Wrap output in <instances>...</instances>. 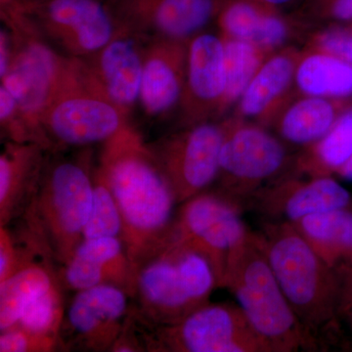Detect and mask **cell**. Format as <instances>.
<instances>
[{
    "label": "cell",
    "instance_id": "15",
    "mask_svg": "<svg viewBox=\"0 0 352 352\" xmlns=\"http://www.w3.org/2000/svg\"><path fill=\"white\" fill-rule=\"evenodd\" d=\"M226 0H126L118 4L124 29L189 41L217 20Z\"/></svg>",
    "mask_w": 352,
    "mask_h": 352
},
{
    "label": "cell",
    "instance_id": "7",
    "mask_svg": "<svg viewBox=\"0 0 352 352\" xmlns=\"http://www.w3.org/2000/svg\"><path fill=\"white\" fill-rule=\"evenodd\" d=\"M7 16L13 36L10 62L1 78V87L17 101L20 124L27 140L48 148L50 143L41 119L59 85L67 60L43 43L32 21L17 7L11 6Z\"/></svg>",
    "mask_w": 352,
    "mask_h": 352
},
{
    "label": "cell",
    "instance_id": "31",
    "mask_svg": "<svg viewBox=\"0 0 352 352\" xmlns=\"http://www.w3.org/2000/svg\"><path fill=\"white\" fill-rule=\"evenodd\" d=\"M302 48L326 53L352 63V32L346 24L316 25L308 34Z\"/></svg>",
    "mask_w": 352,
    "mask_h": 352
},
{
    "label": "cell",
    "instance_id": "16",
    "mask_svg": "<svg viewBox=\"0 0 352 352\" xmlns=\"http://www.w3.org/2000/svg\"><path fill=\"white\" fill-rule=\"evenodd\" d=\"M271 217L294 222L307 215L352 208V197L333 176H281L259 190L251 200Z\"/></svg>",
    "mask_w": 352,
    "mask_h": 352
},
{
    "label": "cell",
    "instance_id": "30",
    "mask_svg": "<svg viewBox=\"0 0 352 352\" xmlns=\"http://www.w3.org/2000/svg\"><path fill=\"white\" fill-rule=\"evenodd\" d=\"M91 210L83 231V239L117 237L122 239V222L110 185L98 168L92 173Z\"/></svg>",
    "mask_w": 352,
    "mask_h": 352
},
{
    "label": "cell",
    "instance_id": "25",
    "mask_svg": "<svg viewBox=\"0 0 352 352\" xmlns=\"http://www.w3.org/2000/svg\"><path fill=\"white\" fill-rule=\"evenodd\" d=\"M296 89L300 94L352 98V63L302 48L296 69Z\"/></svg>",
    "mask_w": 352,
    "mask_h": 352
},
{
    "label": "cell",
    "instance_id": "9",
    "mask_svg": "<svg viewBox=\"0 0 352 352\" xmlns=\"http://www.w3.org/2000/svg\"><path fill=\"white\" fill-rule=\"evenodd\" d=\"M138 318L144 351L268 352L234 303H208L171 325H151Z\"/></svg>",
    "mask_w": 352,
    "mask_h": 352
},
{
    "label": "cell",
    "instance_id": "11",
    "mask_svg": "<svg viewBox=\"0 0 352 352\" xmlns=\"http://www.w3.org/2000/svg\"><path fill=\"white\" fill-rule=\"evenodd\" d=\"M222 141V122L208 120L185 126L149 145L178 205L207 191L217 179Z\"/></svg>",
    "mask_w": 352,
    "mask_h": 352
},
{
    "label": "cell",
    "instance_id": "5",
    "mask_svg": "<svg viewBox=\"0 0 352 352\" xmlns=\"http://www.w3.org/2000/svg\"><path fill=\"white\" fill-rule=\"evenodd\" d=\"M215 287L207 258L170 244L138 268L133 309L151 325H171L210 303Z\"/></svg>",
    "mask_w": 352,
    "mask_h": 352
},
{
    "label": "cell",
    "instance_id": "36",
    "mask_svg": "<svg viewBox=\"0 0 352 352\" xmlns=\"http://www.w3.org/2000/svg\"><path fill=\"white\" fill-rule=\"evenodd\" d=\"M263 1L270 4V6L279 9V10H283L286 7L295 6L298 2L300 3L302 0H263Z\"/></svg>",
    "mask_w": 352,
    "mask_h": 352
},
{
    "label": "cell",
    "instance_id": "37",
    "mask_svg": "<svg viewBox=\"0 0 352 352\" xmlns=\"http://www.w3.org/2000/svg\"><path fill=\"white\" fill-rule=\"evenodd\" d=\"M14 1L15 0H1L2 4H4V6H10Z\"/></svg>",
    "mask_w": 352,
    "mask_h": 352
},
{
    "label": "cell",
    "instance_id": "35",
    "mask_svg": "<svg viewBox=\"0 0 352 352\" xmlns=\"http://www.w3.org/2000/svg\"><path fill=\"white\" fill-rule=\"evenodd\" d=\"M336 175L339 176L342 179L346 180V182H352V156L340 166Z\"/></svg>",
    "mask_w": 352,
    "mask_h": 352
},
{
    "label": "cell",
    "instance_id": "17",
    "mask_svg": "<svg viewBox=\"0 0 352 352\" xmlns=\"http://www.w3.org/2000/svg\"><path fill=\"white\" fill-rule=\"evenodd\" d=\"M302 48L289 45L273 52L261 65L231 116L270 129L278 113L296 94V75Z\"/></svg>",
    "mask_w": 352,
    "mask_h": 352
},
{
    "label": "cell",
    "instance_id": "19",
    "mask_svg": "<svg viewBox=\"0 0 352 352\" xmlns=\"http://www.w3.org/2000/svg\"><path fill=\"white\" fill-rule=\"evenodd\" d=\"M188 41L154 38L144 50L139 100L151 117L180 104L186 80Z\"/></svg>",
    "mask_w": 352,
    "mask_h": 352
},
{
    "label": "cell",
    "instance_id": "33",
    "mask_svg": "<svg viewBox=\"0 0 352 352\" xmlns=\"http://www.w3.org/2000/svg\"><path fill=\"white\" fill-rule=\"evenodd\" d=\"M61 351L56 340L38 337L17 326L0 331V352H51Z\"/></svg>",
    "mask_w": 352,
    "mask_h": 352
},
{
    "label": "cell",
    "instance_id": "26",
    "mask_svg": "<svg viewBox=\"0 0 352 352\" xmlns=\"http://www.w3.org/2000/svg\"><path fill=\"white\" fill-rule=\"evenodd\" d=\"M352 156V106L332 129L314 144L302 148L294 160L296 175L333 176Z\"/></svg>",
    "mask_w": 352,
    "mask_h": 352
},
{
    "label": "cell",
    "instance_id": "4",
    "mask_svg": "<svg viewBox=\"0 0 352 352\" xmlns=\"http://www.w3.org/2000/svg\"><path fill=\"white\" fill-rule=\"evenodd\" d=\"M92 192V175L82 164H45L36 193L21 217L25 228L60 268L82 242Z\"/></svg>",
    "mask_w": 352,
    "mask_h": 352
},
{
    "label": "cell",
    "instance_id": "27",
    "mask_svg": "<svg viewBox=\"0 0 352 352\" xmlns=\"http://www.w3.org/2000/svg\"><path fill=\"white\" fill-rule=\"evenodd\" d=\"M221 38L226 52V85L219 119L233 110L261 65L272 54L250 41Z\"/></svg>",
    "mask_w": 352,
    "mask_h": 352
},
{
    "label": "cell",
    "instance_id": "20",
    "mask_svg": "<svg viewBox=\"0 0 352 352\" xmlns=\"http://www.w3.org/2000/svg\"><path fill=\"white\" fill-rule=\"evenodd\" d=\"M129 30L120 34L94 53L92 63L87 64L90 74L106 96L127 113L140 95L144 50Z\"/></svg>",
    "mask_w": 352,
    "mask_h": 352
},
{
    "label": "cell",
    "instance_id": "34",
    "mask_svg": "<svg viewBox=\"0 0 352 352\" xmlns=\"http://www.w3.org/2000/svg\"><path fill=\"white\" fill-rule=\"evenodd\" d=\"M342 321L346 322L347 328H349L352 336V293L349 300H347L346 307L342 310V314H340L339 322H338V327H339L340 322Z\"/></svg>",
    "mask_w": 352,
    "mask_h": 352
},
{
    "label": "cell",
    "instance_id": "3",
    "mask_svg": "<svg viewBox=\"0 0 352 352\" xmlns=\"http://www.w3.org/2000/svg\"><path fill=\"white\" fill-rule=\"evenodd\" d=\"M223 287L237 298L268 352L320 349L298 320L278 283L261 233L248 230L231 252Z\"/></svg>",
    "mask_w": 352,
    "mask_h": 352
},
{
    "label": "cell",
    "instance_id": "2",
    "mask_svg": "<svg viewBox=\"0 0 352 352\" xmlns=\"http://www.w3.org/2000/svg\"><path fill=\"white\" fill-rule=\"evenodd\" d=\"M264 249L298 320L319 346L332 338L352 292V272L322 261L291 222L264 226Z\"/></svg>",
    "mask_w": 352,
    "mask_h": 352
},
{
    "label": "cell",
    "instance_id": "29",
    "mask_svg": "<svg viewBox=\"0 0 352 352\" xmlns=\"http://www.w3.org/2000/svg\"><path fill=\"white\" fill-rule=\"evenodd\" d=\"M273 9L263 0H226L215 21L222 36L252 43Z\"/></svg>",
    "mask_w": 352,
    "mask_h": 352
},
{
    "label": "cell",
    "instance_id": "12",
    "mask_svg": "<svg viewBox=\"0 0 352 352\" xmlns=\"http://www.w3.org/2000/svg\"><path fill=\"white\" fill-rule=\"evenodd\" d=\"M132 307L131 295L113 285L75 292L73 300L66 307L60 329L61 351H112Z\"/></svg>",
    "mask_w": 352,
    "mask_h": 352
},
{
    "label": "cell",
    "instance_id": "6",
    "mask_svg": "<svg viewBox=\"0 0 352 352\" xmlns=\"http://www.w3.org/2000/svg\"><path fill=\"white\" fill-rule=\"evenodd\" d=\"M127 126L126 113L106 96L87 64L78 59L67 60L41 119L50 145L105 143Z\"/></svg>",
    "mask_w": 352,
    "mask_h": 352
},
{
    "label": "cell",
    "instance_id": "38",
    "mask_svg": "<svg viewBox=\"0 0 352 352\" xmlns=\"http://www.w3.org/2000/svg\"><path fill=\"white\" fill-rule=\"evenodd\" d=\"M112 1L115 2V3L120 4L122 2L126 1V0H112Z\"/></svg>",
    "mask_w": 352,
    "mask_h": 352
},
{
    "label": "cell",
    "instance_id": "1",
    "mask_svg": "<svg viewBox=\"0 0 352 352\" xmlns=\"http://www.w3.org/2000/svg\"><path fill=\"white\" fill-rule=\"evenodd\" d=\"M98 168L122 222V240L138 270L168 247L179 205L149 144L131 126L103 143Z\"/></svg>",
    "mask_w": 352,
    "mask_h": 352
},
{
    "label": "cell",
    "instance_id": "23",
    "mask_svg": "<svg viewBox=\"0 0 352 352\" xmlns=\"http://www.w3.org/2000/svg\"><path fill=\"white\" fill-rule=\"evenodd\" d=\"M291 223L330 267L352 272V208L307 215Z\"/></svg>",
    "mask_w": 352,
    "mask_h": 352
},
{
    "label": "cell",
    "instance_id": "24",
    "mask_svg": "<svg viewBox=\"0 0 352 352\" xmlns=\"http://www.w3.org/2000/svg\"><path fill=\"white\" fill-rule=\"evenodd\" d=\"M54 265L48 258H38L0 283V331L15 325L30 302L61 280Z\"/></svg>",
    "mask_w": 352,
    "mask_h": 352
},
{
    "label": "cell",
    "instance_id": "22",
    "mask_svg": "<svg viewBox=\"0 0 352 352\" xmlns=\"http://www.w3.org/2000/svg\"><path fill=\"white\" fill-rule=\"evenodd\" d=\"M351 106L352 98H328L298 92L278 113L270 129L286 144L307 147L323 138Z\"/></svg>",
    "mask_w": 352,
    "mask_h": 352
},
{
    "label": "cell",
    "instance_id": "10",
    "mask_svg": "<svg viewBox=\"0 0 352 352\" xmlns=\"http://www.w3.org/2000/svg\"><path fill=\"white\" fill-rule=\"evenodd\" d=\"M241 207L220 192L198 194L179 205L170 244L198 252L207 258L223 287L231 252L244 239L247 227Z\"/></svg>",
    "mask_w": 352,
    "mask_h": 352
},
{
    "label": "cell",
    "instance_id": "18",
    "mask_svg": "<svg viewBox=\"0 0 352 352\" xmlns=\"http://www.w3.org/2000/svg\"><path fill=\"white\" fill-rule=\"evenodd\" d=\"M59 272L65 289L78 292L113 285L133 298L136 270L120 238L83 239Z\"/></svg>",
    "mask_w": 352,
    "mask_h": 352
},
{
    "label": "cell",
    "instance_id": "8",
    "mask_svg": "<svg viewBox=\"0 0 352 352\" xmlns=\"http://www.w3.org/2000/svg\"><path fill=\"white\" fill-rule=\"evenodd\" d=\"M221 122L219 192L243 207L259 190L293 168L295 157L267 127L231 115Z\"/></svg>",
    "mask_w": 352,
    "mask_h": 352
},
{
    "label": "cell",
    "instance_id": "14",
    "mask_svg": "<svg viewBox=\"0 0 352 352\" xmlns=\"http://www.w3.org/2000/svg\"><path fill=\"white\" fill-rule=\"evenodd\" d=\"M223 39L201 32L188 41L186 80L180 107L185 126L219 119L226 94Z\"/></svg>",
    "mask_w": 352,
    "mask_h": 352
},
{
    "label": "cell",
    "instance_id": "13",
    "mask_svg": "<svg viewBox=\"0 0 352 352\" xmlns=\"http://www.w3.org/2000/svg\"><path fill=\"white\" fill-rule=\"evenodd\" d=\"M15 6L36 29L78 56L98 52L117 34L112 16L99 0H47Z\"/></svg>",
    "mask_w": 352,
    "mask_h": 352
},
{
    "label": "cell",
    "instance_id": "21",
    "mask_svg": "<svg viewBox=\"0 0 352 352\" xmlns=\"http://www.w3.org/2000/svg\"><path fill=\"white\" fill-rule=\"evenodd\" d=\"M43 145L10 142L0 156V226L19 219L38 188L45 166Z\"/></svg>",
    "mask_w": 352,
    "mask_h": 352
},
{
    "label": "cell",
    "instance_id": "32",
    "mask_svg": "<svg viewBox=\"0 0 352 352\" xmlns=\"http://www.w3.org/2000/svg\"><path fill=\"white\" fill-rule=\"evenodd\" d=\"M310 24L352 22V0H302L295 11Z\"/></svg>",
    "mask_w": 352,
    "mask_h": 352
},
{
    "label": "cell",
    "instance_id": "28",
    "mask_svg": "<svg viewBox=\"0 0 352 352\" xmlns=\"http://www.w3.org/2000/svg\"><path fill=\"white\" fill-rule=\"evenodd\" d=\"M64 289L60 280L30 302L14 326L38 337L56 340L60 342L59 332L67 307Z\"/></svg>",
    "mask_w": 352,
    "mask_h": 352
}]
</instances>
